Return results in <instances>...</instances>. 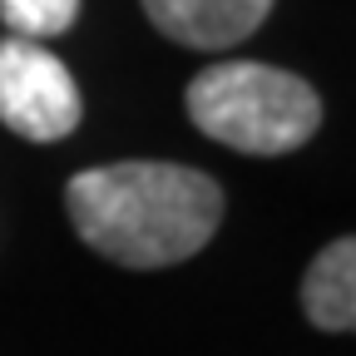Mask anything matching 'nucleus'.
I'll return each instance as SVG.
<instances>
[{
  "mask_svg": "<svg viewBox=\"0 0 356 356\" xmlns=\"http://www.w3.org/2000/svg\"><path fill=\"white\" fill-rule=\"evenodd\" d=\"M188 119L213 144L238 154H292L322 129V95L302 74L262 65V60H222L193 74Z\"/></svg>",
  "mask_w": 356,
  "mask_h": 356,
  "instance_id": "2",
  "label": "nucleus"
},
{
  "mask_svg": "<svg viewBox=\"0 0 356 356\" xmlns=\"http://www.w3.org/2000/svg\"><path fill=\"white\" fill-rule=\"evenodd\" d=\"M0 20L20 40H50L79 20V0H0Z\"/></svg>",
  "mask_w": 356,
  "mask_h": 356,
  "instance_id": "6",
  "label": "nucleus"
},
{
  "mask_svg": "<svg viewBox=\"0 0 356 356\" xmlns=\"http://www.w3.org/2000/svg\"><path fill=\"white\" fill-rule=\"evenodd\" d=\"M84 119L79 84L44 44L6 35L0 40V124L30 144H55Z\"/></svg>",
  "mask_w": 356,
  "mask_h": 356,
  "instance_id": "3",
  "label": "nucleus"
},
{
  "mask_svg": "<svg viewBox=\"0 0 356 356\" xmlns=\"http://www.w3.org/2000/svg\"><path fill=\"white\" fill-rule=\"evenodd\" d=\"M159 35L188 44V50H228L243 44L277 0H139Z\"/></svg>",
  "mask_w": 356,
  "mask_h": 356,
  "instance_id": "4",
  "label": "nucleus"
},
{
  "mask_svg": "<svg viewBox=\"0 0 356 356\" xmlns=\"http://www.w3.org/2000/svg\"><path fill=\"white\" fill-rule=\"evenodd\" d=\"M65 208L74 233L99 257L154 273L208 248L222 222V188L188 163L124 159L74 173Z\"/></svg>",
  "mask_w": 356,
  "mask_h": 356,
  "instance_id": "1",
  "label": "nucleus"
},
{
  "mask_svg": "<svg viewBox=\"0 0 356 356\" xmlns=\"http://www.w3.org/2000/svg\"><path fill=\"white\" fill-rule=\"evenodd\" d=\"M302 312L322 332H356V238H337L302 277Z\"/></svg>",
  "mask_w": 356,
  "mask_h": 356,
  "instance_id": "5",
  "label": "nucleus"
}]
</instances>
